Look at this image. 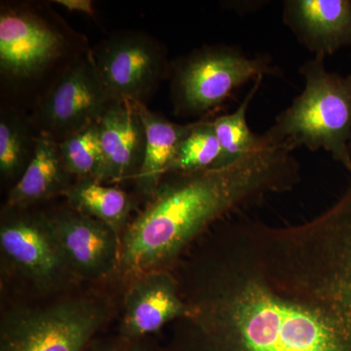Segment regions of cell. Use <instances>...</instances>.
I'll return each mask as SVG.
<instances>
[{
    "label": "cell",
    "instance_id": "obj_18",
    "mask_svg": "<svg viewBox=\"0 0 351 351\" xmlns=\"http://www.w3.org/2000/svg\"><path fill=\"white\" fill-rule=\"evenodd\" d=\"M263 78L258 77L253 82V86L234 112L213 120L215 133L221 147V156L215 168L226 167L237 162L265 144V136L254 134L247 122V112Z\"/></svg>",
    "mask_w": 351,
    "mask_h": 351
},
{
    "label": "cell",
    "instance_id": "obj_10",
    "mask_svg": "<svg viewBox=\"0 0 351 351\" xmlns=\"http://www.w3.org/2000/svg\"><path fill=\"white\" fill-rule=\"evenodd\" d=\"M0 248L39 290H54L75 278L48 216L23 215L2 223Z\"/></svg>",
    "mask_w": 351,
    "mask_h": 351
},
{
    "label": "cell",
    "instance_id": "obj_21",
    "mask_svg": "<svg viewBox=\"0 0 351 351\" xmlns=\"http://www.w3.org/2000/svg\"><path fill=\"white\" fill-rule=\"evenodd\" d=\"M60 152L69 175L96 179L101 164L98 122L59 142Z\"/></svg>",
    "mask_w": 351,
    "mask_h": 351
},
{
    "label": "cell",
    "instance_id": "obj_14",
    "mask_svg": "<svg viewBox=\"0 0 351 351\" xmlns=\"http://www.w3.org/2000/svg\"><path fill=\"white\" fill-rule=\"evenodd\" d=\"M282 16L284 24L314 56L351 47V0H287Z\"/></svg>",
    "mask_w": 351,
    "mask_h": 351
},
{
    "label": "cell",
    "instance_id": "obj_1",
    "mask_svg": "<svg viewBox=\"0 0 351 351\" xmlns=\"http://www.w3.org/2000/svg\"><path fill=\"white\" fill-rule=\"evenodd\" d=\"M196 274L170 351H351L336 321L270 282L237 234Z\"/></svg>",
    "mask_w": 351,
    "mask_h": 351
},
{
    "label": "cell",
    "instance_id": "obj_19",
    "mask_svg": "<svg viewBox=\"0 0 351 351\" xmlns=\"http://www.w3.org/2000/svg\"><path fill=\"white\" fill-rule=\"evenodd\" d=\"M221 147L213 121L195 122L191 132L182 141L166 175L198 172L216 167Z\"/></svg>",
    "mask_w": 351,
    "mask_h": 351
},
{
    "label": "cell",
    "instance_id": "obj_6",
    "mask_svg": "<svg viewBox=\"0 0 351 351\" xmlns=\"http://www.w3.org/2000/svg\"><path fill=\"white\" fill-rule=\"evenodd\" d=\"M280 69L267 55L245 54L239 47L205 46L179 60L172 69V100L182 117H198L223 105L235 90Z\"/></svg>",
    "mask_w": 351,
    "mask_h": 351
},
{
    "label": "cell",
    "instance_id": "obj_12",
    "mask_svg": "<svg viewBox=\"0 0 351 351\" xmlns=\"http://www.w3.org/2000/svg\"><path fill=\"white\" fill-rule=\"evenodd\" d=\"M125 294L119 324V335L125 338L147 339L188 313L179 281L165 269L134 277Z\"/></svg>",
    "mask_w": 351,
    "mask_h": 351
},
{
    "label": "cell",
    "instance_id": "obj_23",
    "mask_svg": "<svg viewBox=\"0 0 351 351\" xmlns=\"http://www.w3.org/2000/svg\"><path fill=\"white\" fill-rule=\"evenodd\" d=\"M56 2L71 11H80L88 15H92L94 12L93 4L89 0H59Z\"/></svg>",
    "mask_w": 351,
    "mask_h": 351
},
{
    "label": "cell",
    "instance_id": "obj_22",
    "mask_svg": "<svg viewBox=\"0 0 351 351\" xmlns=\"http://www.w3.org/2000/svg\"><path fill=\"white\" fill-rule=\"evenodd\" d=\"M85 351H161L145 339H128L115 337L113 339H94Z\"/></svg>",
    "mask_w": 351,
    "mask_h": 351
},
{
    "label": "cell",
    "instance_id": "obj_24",
    "mask_svg": "<svg viewBox=\"0 0 351 351\" xmlns=\"http://www.w3.org/2000/svg\"><path fill=\"white\" fill-rule=\"evenodd\" d=\"M350 156H351V138H350Z\"/></svg>",
    "mask_w": 351,
    "mask_h": 351
},
{
    "label": "cell",
    "instance_id": "obj_4",
    "mask_svg": "<svg viewBox=\"0 0 351 351\" xmlns=\"http://www.w3.org/2000/svg\"><path fill=\"white\" fill-rule=\"evenodd\" d=\"M277 270L295 294L351 324V188Z\"/></svg>",
    "mask_w": 351,
    "mask_h": 351
},
{
    "label": "cell",
    "instance_id": "obj_20",
    "mask_svg": "<svg viewBox=\"0 0 351 351\" xmlns=\"http://www.w3.org/2000/svg\"><path fill=\"white\" fill-rule=\"evenodd\" d=\"M27 122L12 113L0 119V172L6 179L21 177L31 162L36 149Z\"/></svg>",
    "mask_w": 351,
    "mask_h": 351
},
{
    "label": "cell",
    "instance_id": "obj_2",
    "mask_svg": "<svg viewBox=\"0 0 351 351\" xmlns=\"http://www.w3.org/2000/svg\"><path fill=\"white\" fill-rule=\"evenodd\" d=\"M293 152L265 138L257 151L226 167L173 174L124 230L117 272L131 280L164 269L219 219L294 189L301 165Z\"/></svg>",
    "mask_w": 351,
    "mask_h": 351
},
{
    "label": "cell",
    "instance_id": "obj_13",
    "mask_svg": "<svg viewBox=\"0 0 351 351\" xmlns=\"http://www.w3.org/2000/svg\"><path fill=\"white\" fill-rule=\"evenodd\" d=\"M100 169L96 181L135 180L144 160L145 132L135 104L113 101L98 121Z\"/></svg>",
    "mask_w": 351,
    "mask_h": 351
},
{
    "label": "cell",
    "instance_id": "obj_7",
    "mask_svg": "<svg viewBox=\"0 0 351 351\" xmlns=\"http://www.w3.org/2000/svg\"><path fill=\"white\" fill-rule=\"evenodd\" d=\"M92 59L112 103L145 104L168 69L160 44L138 32L108 39Z\"/></svg>",
    "mask_w": 351,
    "mask_h": 351
},
{
    "label": "cell",
    "instance_id": "obj_8",
    "mask_svg": "<svg viewBox=\"0 0 351 351\" xmlns=\"http://www.w3.org/2000/svg\"><path fill=\"white\" fill-rule=\"evenodd\" d=\"M110 103L92 54L88 55L75 62L39 104L36 120L40 135L61 142L97 123Z\"/></svg>",
    "mask_w": 351,
    "mask_h": 351
},
{
    "label": "cell",
    "instance_id": "obj_9",
    "mask_svg": "<svg viewBox=\"0 0 351 351\" xmlns=\"http://www.w3.org/2000/svg\"><path fill=\"white\" fill-rule=\"evenodd\" d=\"M63 34L38 13L22 7H2L0 69L14 80L36 78L63 56Z\"/></svg>",
    "mask_w": 351,
    "mask_h": 351
},
{
    "label": "cell",
    "instance_id": "obj_15",
    "mask_svg": "<svg viewBox=\"0 0 351 351\" xmlns=\"http://www.w3.org/2000/svg\"><path fill=\"white\" fill-rule=\"evenodd\" d=\"M69 173L66 169L59 143L47 136L36 137L31 162L11 189L5 211H15L36 204L69 191Z\"/></svg>",
    "mask_w": 351,
    "mask_h": 351
},
{
    "label": "cell",
    "instance_id": "obj_16",
    "mask_svg": "<svg viewBox=\"0 0 351 351\" xmlns=\"http://www.w3.org/2000/svg\"><path fill=\"white\" fill-rule=\"evenodd\" d=\"M145 132L144 160L136 176L138 191L152 197L176 156L178 147L193 128V123L176 124L152 112L145 104H135Z\"/></svg>",
    "mask_w": 351,
    "mask_h": 351
},
{
    "label": "cell",
    "instance_id": "obj_11",
    "mask_svg": "<svg viewBox=\"0 0 351 351\" xmlns=\"http://www.w3.org/2000/svg\"><path fill=\"white\" fill-rule=\"evenodd\" d=\"M48 218L75 278L99 280L117 271L121 239L112 228L71 208Z\"/></svg>",
    "mask_w": 351,
    "mask_h": 351
},
{
    "label": "cell",
    "instance_id": "obj_3",
    "mask_svg": "<svg viewBox=\"0 0 351 351\" xmlns=\"http://www.w3.org/2000/svg\"><path fill=\"white\" fill-rule=\"evenodd\" d=\"M300 73L304 90L263 136L272 145L293 151L323 149L351 174V73L328 71L322 55L306 61Z\"/></svg>",
    "mask_w": 351,
    "mask_h": 351
},
{
    "label": "cell",
    "instance_id": "obj_5",
    "mask_svg": "<svg viewBox=\"0 0 351 351\" xmlns=\"http://www.w3.org/2000/svg\"><path fill=\"white\" fill-rule=\"evenodd\" d=\"M110 315L107 302L90 295L12 308L2 316L0 351H85Z\"/></svg>",
    "mask_w": 351,
    "mask_h": 351
},
{
    "label": "cell",
    "instance_id": "obj_17",
    "mask_svg": "<svg viewBox=\"0 0 351 351\" xmlns=\"http://www.w3.org/2000/svg\"><path fill=\"white\" fill-rule=\"evenodd\" d=\"M66 196L71 209L110 226L121 239L132 210L125 191L89 178L78 180Z\"/></svg>",
    "mask_w": 351,
    "mask_h": 351
}]
</instances>
